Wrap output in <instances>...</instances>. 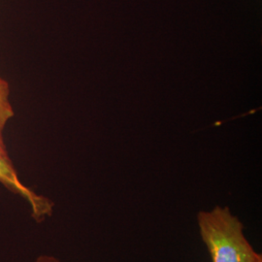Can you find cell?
I'll return each mask as SVG.
<instances>
[{
  "label": "cell",
  "instance_id": "6da1fadb",
  "mask_svg": "<svg viewBox=\"0 0 262 262\" xmlns=\"http://www.w3.org/2000/svg\"><path fill=\"white\" fill-rule=\"evenodd\" d=\"M197 225L212 262H262L244 233V225L228 207L197 214Z\"/></svg>",
  "mask_w": 262,
  "mask_h": 262
},
{
  "label": "cell",
  "instance_id": "7a4b0ae2",
  "mask_svg": "<svg viewBox=\"0 0 262 262\" xmlns=\"http://www.w3.org/2000/svg\"><path fill=\"white\" fill-rule=\"evenodd\" d=\"M2 131L0 129V184L26 200L30 207L31 216L37 223H42L53 215L55 203L48 197L37 194L19 180L5 146Z\"/></svg>",
  "mask_w": 262,
  "mask_h": 262
},
{
  "label": "cell",
  "instance_id": "3957f363",
  "mask_svg": "<svg viewBox=\"0 0 262 262\" xmlns=\"http://www.w3.org/2000/svg\"><path fill=\"white\" fill-rule=\"evenodd\" d=\"M15 113L10 102L9 83L0 77V129L3 130Z\"/></svg>",
  "mask_w": 262,
  "mask_h": 262
},
{
  "label": "cell",
  "instance_id": "277c9868",
  "mask_svg": "<svg viewBox=\"0 0 262 262\" xmlns=\"http://www.w3.org/2000/svg\"><path fill=\"white\" fill-rule=\"evenodd\" d=\"M34 262H60L56 256L53 255H48V254H42L38 256L36 260Z\"/></svg>",
  "mask_w": 262,
  "mask_h": 262
}]
</instances>
